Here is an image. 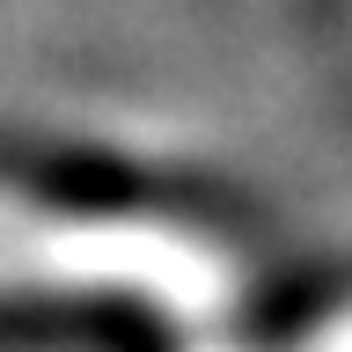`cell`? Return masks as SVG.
I'll return each instance as SVG.
<instances>
[{"label": "cell", "mask_w": 352, "mask_h": 352, "mask_svg": "<svg viewBox=\"0 0 352 352\" xmlns=\"http://www.w3.org/2000/svg\"><path fill=\"white\" fill-rule=\"evenodd\" d=\"M0 294H132L198 308L213 294V257L147 220H74L0 198Z\"/></svg>", "instance_id": "6da1fadb"}]
</instances>
